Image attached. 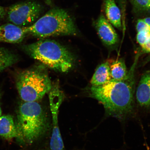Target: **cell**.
Wrapping results in <instances>:
<instances>
[{"mask_svg": "<svg viewBox=\"0 0 150 150\" xmlns=\"http://www.w3.org/2000/svg\"><path fill=\"white\" fill-rule=\"evenodd\" d=\"M140 54L136 56L127 76L121 80L112 79L103 85L92 86L90 95L102 104L106 115L125 120L131 115L134 108V71Z\"/></svg>", "mask_w": 150, "mask_h": 150, "instance_id": "1", "label": "cell"}, {"mask_svg": "<svg viewBox=\"0 0 150 150\" xmlns=\"http://www.w3.org/2000/svg\"><path fill=\"white\" fill-rule=\"evenodd\" d=\"M22 48L33 59L59 72H68L75 64V57L72 52L54 40H41Z\"/></svg>", "mask_w": 150, "mask_h": 150, "instance_id": "2", "label": "cell"}, {"mask_svg": "<svg viewBox=\"0 0 150 150\" xmlns=\"http://www.w3.org/2000/svg\"><path fill=\"white\" fill-rule=\"evenodd\" d=\"M17 127L19 138L28 144L36 141L45 134L50 128L46 112L37 102H24L18 112Z\"/></svg>", "mask_w": 150, "mask_h": 150, "instance_id": "3", "label": "cell"}, {"mask_svg": "<svg viewBox=\"0 0 150 150\" xmlns=\"http://www.w3.org/2000/svg\"><path fill=\"white\" fill-rule=\"evenodd\" d=\"M26 33L42 38L59 35H76L77 28L70 15L63 9H50L32 25L24 27Z\"/></svg>", "mask_w": 150, "mask_h": 150, "instance_id": "4", "label": "cell"}, {"mask_svg": "<svg viewBox=\"0 0 150 150\" xmlns=\"http://www.w3.org/2000/svg\"><path fill=\"white\" fill-rule=\"evenodd\" d=\"M16 86L21 98L24 102L41 100L52 88L51 80L44 66H36L20 72Z\"/></svg>", "mask_w": 150, "mask_h": 150, "instance_id": "5", "label": "cell"}, {"mask_svg": "<svg viewBox=\"0 0 150 150\" xmlns=\"http://www.w3.org/2000/svg\"><path fill=\"white\" fill-rule=\"evenodd\" d=\"M42 10V6L36 2L16 4L9 7L7 19L14 25L23 27L33 23L38 18Z\"/></svg>", "mask_w": 150, "mask_h": 150, "instance_id": "6", "label": "cell"}, {"mask_svg": "<svg viewBox=\"0 0 150 150\" xmlns=\"http://www.w3.org/2000/svg\"><path fill=\"white\" fill-rule=\"evenodd\" d=\"M96 27L99 37L106 46L112 47L117 44L119 38L115 30L103 15L97 20Z\"/></svg>", "mask_w": 150, "mask_h": 150, "instance_id": "7", "label": "cell"}, {"mask_svg": "<svg viewBox=\"0 0 150 150\" xmlns=\"http://www.w3.org/2000/svg\"><path fill=\"white\" fill-rule=\"evenodd\" d=\"M27 35L24 27L12 23L0 26V42L18 43L21 42Z\"/></svg>", "mask_w": 150, "mask_h": 150, "instance_id": "8", "label": "cell"}, {"mask_svg": "<svg viewBox=\"0 0 150 150\" xmlns=\"http://www.w3.org/2000/svg\"><path fill=\"white\" fill-rule=\"evenodd\" d=\"M136 97L140 106L150 108V71L142 76L137 88Z\"/></svg>", "mask_w": 150, "mask_h": 150, "instance_id": "9", "label": "cell"}, {"mask_svg": "<svg viewBox=\"0 0 150 150\" xmlns=\"http://www.w3.org/2000/svg\"><path fill=\"white\" fill-rule=\"evenodd\" d=\"M0 136L7 140L19 138L17 127L12 115H3L0 117Z\"/></svg>", "mask_w": 150, "mask_h": 150, "instance_id": "10", "label": "cell"}, {"mask_svg": "<svg viewBox=\"0 0 150 150\" xmlns=\"http://www.w3.org/2000/svg\"><path fill=\"white\" fill-rule=\"evenodd\" d=\"M110 65V62L108 61L103 63L97 67L91 80L92 86L102 85L112 79Z\"/></svg>", "mask_w": 150, "mask_h": 150, "instance_id": "11", "label": "cell"}, {"mask_svg": "<svg viewBox=\"0 0 150 150\" xmlns=\"http://www.w3.org/2000/svg\"><path fill=\"white\" fill-rule=\"evenodd\" d=\"M105 6L108 21L114 27L120 29L122 25L120 11L115 0H106Z\"/></svg>", "mask_w": 150, "mask_h": 150, "instance_id": "12", "label": "cell"}, {"mask_svg": "<svg viewBox=\"0 0 150 150\" xmlns=\"http://www.w3.org/2000/svg\"><path fill=\"white\" fill-rule=\"evenodd\" d=\"M110 68L112 80H123L128 74V71L127 70L125 61L122 59L116 60L110 63Z\"/></svg>", "mask_w": 150, "mask_h": 150, "instance_id": "13", "label": "cell"}, {"mask_svg": "<svg viewBox=\"0 0 150 150\" xmlns=\"http://www.w3.org/2000/svg\"><path fill=\"white\" fill-rule=\"evenodd\" d=\"M16 55L8 50L0 47V72L12 66L18 61Z\"/></svg>", "mask_w": 150, "mask_h": 150, "instance_id": "14", "label": "cell"}, {"mask_svg": "<svg viewBox=\"0 0 150 150\" xmlns=\"http://www.w3.org/2000/svg\"><path fill=\"white\" fill-rule=\"evenodd\" d=\"M150 38V32H140L138 33L137 35V42L142 47L147 42Z\"/></svg>", "mask_w": 150, "mask_h": 150, "instance_id": "15", "label": "cell"}, {"mask_svg": "<svg viewBox=\"0 0 150 150\" xmlns=\"http://www.w3.org/2000/svg\"><path fill=\"white\" fill-rule=\"evenodd\" d=\"M137 8L141 10H150V0H134Z\"/></svg>", "mask_w": 150, "mask_h": 150, "instance_id": "16", "label": "cell"}, {"mask_svg": "<svg viewBox=\"0 0 150 150\" xmlns=\"http://www.w3.org/2000/svg\"><path fill=\"white\" fill-rule=\"evenodd\" d=\"M136 29L138 33L142 31L150 32V28L144 21L143 19H140L138 21Z\"/></svg>", "mask_w": 150, "mask_h": 150, "instance_id": "17", "label": "cell"}, {"mask_svg": "<svg viewBox=\"0 0 150 150\" xmlns=\"http://www.w3.org/2000/svg\"><path fill=\"white\" fill-rule=\"evenodd\" d=\"M141 47L142 52L140 54L150 53V38L147 42Z\"/></svg>", "mask_w": 150, "mask_h": 150, "instance_id": "18", "label": "cell"}, {"mask_svg": "<svg viewBox=\"0 0 150 150\" xmlns=\"http://www.w3.org/2000/svg\"><path fill=\"white\" fill-rule=\"evenodd\" d=\"M6 8L0 6V20L4 17L7 13Z\"/></svg>", "mask_w": 150, "mask_h": 150, "instance_id": "19", "label": "cell"}, {"mask_svg": "<svg viewBox=\"0 0 150 150\" xmlns=\"http://www.w3.org/2000/svg\"><path fill=\"white\" fill-rule=\"evenodd\" d=\"M144 21L145 22L146 24L150 28V18H146L143 19Z\"/></svg>", "mask_w": 150, "mask_h": 150, "instance_id": "20", "label": "cell"}, {"mask_svg": "<svg viewBox=\"0 0 150 150\" xmlns=\"http://www.w3.org/2000/svg\"><path fill=\"white\" fill-rule=\"evenodd\" d=\"M149 61H150V55H149V56H148L147 58H146L143 64H145L146 63L149 62Z\"/></svg>", "mask_w": 150, "mask_h": 150, "instance_id": "21", "label": "cell"}, {"mask_svg": "<svg viewBox=\"0 0 150 150\" xmlns=\"http://www.w3.org/2000/svg\"><path fill=\"white\" fill-rule=\"evenodd\" d=\"M1 93H0V100H1ZM1 101V100H0ZM2 111L1 110V103H0V117L1 116Z\"/></svg>", "mask_w": 150, "mask_h": 150, "instance_id": "22", "label": "cell"}, {"mask_svg": "<svg viewBox=\"0 0 150 150\" xmlns=\"http://www.w3.org/2000/svg\"><path fill=\"white\" fill-rule=\"evenodd\" d=\"M39 150H46V149H40Z\"/></svg>", "mask_w": 150, "mask_h": 150, "instance_id": "23", "label": "cell"}]
</instances>
